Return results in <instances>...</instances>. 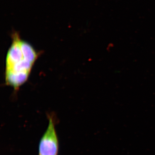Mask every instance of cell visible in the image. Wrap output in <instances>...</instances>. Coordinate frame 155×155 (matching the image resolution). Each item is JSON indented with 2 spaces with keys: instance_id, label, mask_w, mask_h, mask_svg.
Here are the masks:
<instances>
[{
  "instance_id": "obj_1",
  "label": "cell",
  "mask_w": 155,
  "mask_h": 155,
  "mask_svg": "<svg viewBox=\"0 0 155 155\" xmlns=\"http://www.w3.org/2000/svg\"><path fill=\"white\" fill-rule=\"evenodd\" d=\"M38 53L27 42L14 34L6 54L5 83L17 91L27 82L38 57Z\"/></svg>"
},
{
  "instance_id": "obj_2",
  "label": "cell",
  "mask_w": 155,
  "mask_h": 155,
  "mask_svg": "<svg viewBox=\"0 0 155 155\" xmlns=\"http://www.w3.org/2000/svg\"><path fill=\"white\" fill-rule=\"evenodd\" d=\"M48 125L42 136L38 147L39 155H58L59 140L55 127V120L49 116Z\"/></svg>"
}]
</instances>
